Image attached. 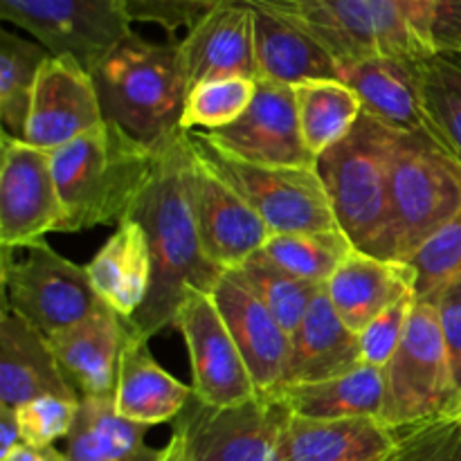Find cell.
<instances>
[{"label":"cell","mask_w":461,"mask_h":461,"mask_svg":"<svg viewBox=\"0 0 461 461\" xmlns=\"http://www.w3.org/2000/svg\"><path fill=\"white\" fill-rule=\"evenodd\" d=\"M291 410L273 394L228 408L192 396L174 421L192 461H279V435Z\"/></svg>","instance_id":"10"},{"label":"cell","mask_w":461,"mask_h":461,"mask_svg":"<svg viewBox=\"0 0 461 461\" xmlns=\"http://www.w3.org/2000/svg\"><path fill=\"white\" fill-rule=\"evenodd\" d=\"M392 428L381 419H304L288 414L279 435V461H383Z\"/></svg>","instance_id":"23"},{"label":"cell","mask_w":461,"mask_h":461,"mask_svg":"<svg viewBox=\"0 0 461 461\" xmlns=\"http://www.w3.org/2000/svg\"><path fill=\"white\" fill-rule=\"evenodd\" d=\"M383 378L385 399L381 421L387 428L410 426L453 412L457 390L446 354L439 313L432 302L417 297L408 331L383 369Z\"/></svg>","instance_id":"9"},{"label":"cell","mask_w":461,"mask_h":461,"mask_svg":"<svg viewBox=\"0 0 461 461\" xmlns=\"http://www.w3.org/2000/svg\"><path fill=\"white\" fill-rule=\"evenodd\" d=\"M180 63L189 90L223 77L257 79L255 14L243 0H225L178 41Z\"/></svg>","instance_id":"18"},{"label":"cell","mask_w":461,"mask_h":461,"mask_svg":"<svg viewBox=\"0 0 461 461\" xmlns=\"http://www.w3.org/2000/svg\"><path fill=\"white\" fill-rule=\"evenodd\" d=\"M351 250L354 243L340 228L270 234L266 246L261 248V252L279 268L318 286H324L331 279Z\"/></svg>","instance_id":"32"},{"label":"cell","mask_w":461,"mask_h":461,"mask_svg":"<svg viewBox=\"0 0 461 461\" xmlns=\"http://www.w3.org/2000/svg\"><path fill=\"white\" fill-rule=\"evenodd\" d=\"M147 428L115 410V399H81L66 439V461H160L165 448L147 444Z\"/></svg>","instance_id":"29"},{"label":"cell","mask_w":461,"mask_h":461,"mask_svg":"<svg viewBox=\"0 0 461 461\" xmlns=\"http://www.w3.org/2000/svg\"><path fill=\"white\" fill-rule=\"evenodd\" d=\"M63 205L59 232L120 225L151 178L156 149L113 122L50 151Z\"/></svg>","instance_id":"2"},{"label":"cell","mask_w":461,"mask_h":461,"mask_svg":"<svg viewBox=\"0 0 461 461\" xmlns=\"http://www.w3.org/2000/svg\"><path fill=\"white\" fill-rule=\"evenodd\" d=\"M419 61L421 59L372 57L340 66V75L358 95L363 111L385 126L401 133H432L423 108Z\"/></svg>","instance_id":"22"},{"label":"cell","mask_w":461,"mask_h":461,"mask_svg":"<svg viewBox=\"0 0 461 461\" xmlns=\"http://www.w3.org/2000/svg\"><path fill=\"white\" fill-rule=\"evenodd\" d=\"M414 268L419 300H435L461 277V212L437 230L408 259Z\"/></svg>","instance_id":"36"},{"label":"cell","mask_w":461,"mask_h":461,"mask_svg":"<svg viewBox=\"0 0 461 461\" xmlns=\"http://www.w3.org/2000/svg\"><path fill=\"white\" fill-rule=\"evenodd\" d=\"M210 295L232 333L259 394L277 390L286 369L291 336L234 270L216 279Z\"/></svg>","instance_id":"17"},{"label":"cell","mask_w":461,"mask_h":461,"mask_svg":"<svg viewBox=\"0 0 461 461\" xmlns=\"http://www.w3.org/2000/svg\"><path fill=\"white\" fill-rule=\"evenodd\" d=\"M417 275L408 261L381 259L351 250L324 284L329 302L351 331L360 333L374 318L414 293Z\"/></svg>","instance_id":"21"},{"label":"cell","mask_w":461,"mask_h":461,"mask_svg":"<svg viewBox=\"0 0 461 461\" xmlns=\"http://www.w3.org/2000/svg\"><path fill=\"white\" fill-rule=\"evenodd\" d=\"M189 187L203 252L221 273L237 270L266 246L270 230L261 216L239 196L232 185L207 169L196 153Z\"/></svg>","instance_id":"15"},{"label":"cell","mask_w":461,"mask_h":461,"mask_svg":"<svg viewBox=\"0 0 461 461\" xmlns=\"http://www.w3.org/2000/svg\"><path fill=\"white\" fill-rule=\"evenodd\" d=\"M196 133L212 147L257 165L318 167V158L302 138L295 88L277 81L257 79L250 108L228 129Z\"/></svg>","instance_id":"14"},{"label":"cell","mask_w":461,"mask_h":461,"mask_svg":"<svg viewBox=\"0 0 461 461\" xmlns=\"http://www.w3.org/2000/svg\"><path fill=\"white\" fill-rule=\"evenodd\" d=\"M0 16L86 68L133 32L126 0H0Z\"/></svg>","instance_id":"11"},{"label":"cell","mask_w":461,"mask_h":461,"mask_svg":"<svg viewBox=\"0 0 461 461\" xmlns=\"http://www.w3.org/2000/svg\"><path fill=\"white\" fill-rule=\"evenodd\" d=\"M234 273L264 302L266 309L277 318V322L282 324L288 336L295 331L297 324L302 322L306 311L311 309L315 297L324 288L279 268L261 250L252 255L246 264L239 266Z\"/></svg>","instance_id":"33"},{"label":"cell","mask_w":461,"mask_h":461,"mask_svg":"<svg viewBox=\"0 0 461 461\" xmlns=\"http://www.w3.org/2000/svg\"><path fill=\"white\" fill-rule=\"evenodd\" d=\"M104 122L102 104L88 68L72 57H50L32 95L25 142L54 151Z\"/></svg>","instance_id":"16"},{"label":"cell","mask_w":461,"mask_h":461,"mask_svg":"<svg viewBox=\"0 0 461 461\" xmlns=\"http://www.w3.org/2000/svg\"><path fill=\"white\" fill-rule=\"evenodd\" d=\"M63 205L59 198L50 151L32 147L3 131L0 160V243L25 248L59 232Z\"/></svg>","instance_id":"13"},{"label":"cell","mask_w":461,"mask_h":461,"mask_svg":"<svg viewBox=\"0 0 461 461\" xmlns=\"http://www.w3.org/2000/svg\"><path fill=\"white\" fill-rule=\"evenodd\" d=\"M50 57L41 43L0 32V120L14 138H25L36 79Z\"/></svg>","instance_id":"31"},{"label":"cell","mask_w":461,"mask_h":461,"mask_svg":"<svg viewBox=\"0 0 461 461\" xmlns=\"http://www.w3.org/2000/svg\"><path fill=\"white\" fill-rule=\"evenodd\" d=\"M392 133L394 129L363 111L354 131L318 158V174L338 228L356 250L381 259H396L390 205Z\"/></svg>","instance_id":"4"},{"label":"cell","mask_w":461,"mask_h":461,"mask_svg":"<svg viewBox=\"0 0 461 461\" xmlns=\"http://www.w3.org/2000/svg\"><path fill=\"white\" fill-rule=\"evenodd\" d=\"M198 160L232 185L270 234L338 228L318 167H273L241 160L189 133Z\"/></svg>","instance_id":"7"},{"label":"cell","mask_w":461,"mask_h":461,"mask_svg":"<svg viewBox=\"0 0 461 461\" xmlns=\"http://www.w3.org/2000/svg\"><path fill=\"white\" fill-rule=\"evenodd\" d=\"M160 461H192L187 453V446H185L183 437L178 432H171V439L165 446V455H162Z\"/></svg>","instance_id":"44"},{"label":"cell","mask_w":461,"mask_h":461,"mask_svg":"<svg viewBox=\"0 0 461 461\" xmlns=\"http://www.w3.org/2000/svg\"><path fill=\"white\" fill-rule=\"evenodd\" d=\"M270 394L277 396L295 417L381 419L383 399H385V378H383V369L360 363L340 376L279 387Z\"/></svg>","instance_id":"28"},{"label":"cell","mask_w":461,"mask_h":461,"mask_svg":"<svg viewBox=\"0 0 461 461\" xmlns=\"http://www.w3.org/2000/svg\"><path fill=\"white\" fill-rule=\"evenodd\" d=\"M417 295H410L405 300L396 302L387 311H383L378 318H374L363 331L358 333L360 340V360L372 367L385 369L392 356L399 349L405 331H408L410 315H412Z\"/></svg>","instance_id":"39"},{"label":"cell","mask_w":461,"mask_h":461,"mask_svg":"<svg viewBox=\"0 0 461 461\" xmlns=\"http://www.w3.org/2000/svg\"><path fill=\"white\" fill-rule=\"evenodd\" d=\"M419 79L432 133L461 162V57L421 59Z\"/></svg>","instance_id":"34"},{"label":"cell","mask_w":461,"mask_h":461,"mask_svg":"<svg viewBox=\"0 0 461 461\" xmlns=\"http://www.w3.org/2000/svg\"><path fill=\"white\" fill-rule=\"evenodd\" d=\"M252 7V5H250ZM255 14V61L257 79L300 86L306 81H342L336 59L275 14L252 7Z\"/></svg>","instance_id":"27"},{"label":"cell","mask_w":461,"mask_h":461,"mask_svg":"<svg viewBox=\"0 0 461 461\" xmlns=\"http://www.w3.org/2000/svg\"><path fill=\"white\" fill-rule=\"evenodd\" d=\"M3 461H66V455L59 453L54 446H30L21 444Z\"/></svg>","instance_id":"43"},{"label":"cell","mask_w":461,"mask_h":461,"mask_svg":"<svg viewBox=\"0 0 461 461\" xmlns=\"http://www.w3.org/2000/svg\"><path fill=\"white\" fill-rule=\"evenodd\" d=\"M453 414H455V417H457V421H459V426H461V394L457 396V401H455Z\"/></svg>","instance_id":"45"},{"label":"cell","mask_w":461,"mask_h":461,"mask_svg":"<svg viewBox=\"0 0 461 461\" xmlns=\"http://www.w3.org/2000/svg\"><path fill=\"white\" fill-rule=\"evenodd\" d=\"M225 0H126L131 23H151L174 34L180 27L192 30L205 14Z\"/></svg>","instance_id":"40"},{"label":"cell","mask_w":461,"mask_h":461,"mask_svg":"<svg viewBox=\"0 0 461 461\" xmlns=\"http://www.w3.org/2000/svg\"><path fill=\"white\" fill-rule=\"evenodd\" d=\"M174 327L183 333L192 367V390L214 408L246 403L259 394L252 374L207 291L187 288Z\"/></svg>","instance_id":"12"},{"label":"cell","mask_w":461,"mask_h":461,"mask_svg":"<svg viewBox=\"0 0 461 461\" xmlns=\"http://www.w3.org/2000/svg\"><path fill=\"white\" fill-rule=\"evenodd\" d=\"M192 165L189 133L178 131L156 149L151 178L129 214L142 225L151 248V291L142 309L129 318L131 331L144 340L174 327L187 288L210 293L223 275L207 259L198 237L189 187Z\"/></svg>","instance_id":"1"},{"label":"cell","mask_w":461,"mask_h":461,"mask_svg":"<svg viewBox=\"0 0 461 461\" xmlns=\"http://www.w3.org/2000/svg\"><path fill=\"white\" fill-rule=\"evenodd\" d=\"M446 293H455V295H459V297H461V277H459L457 282H455L453 286H450L448 291H446Z\"/></svg>","instance_id":"46"},{"label":"cell","mask_w":461,"mask_h":461,"mask_svg":"<svg viewBox=\"0 0 461 461\" xmlns=\"http://www.w3.org/2000/svg\"><path fill=\"white\" fill-rule=\"evenodd\" d=\"M88 72L97 88L104 122H113L151 149L180 131L189 86L178 41L151 43L129 32Z\"/></svg>","instance_id":"3"},{"label":"cell","mask_w":461,"mask_h":461,"mask_svg":"<svg viewBox=\"0 0 461 461\" xmlns=\"http://www.w3.org/2000/svg\"><path fill=\"white\" fill-rule=\"evenodd\" d=\"M390 205L399 261L461 212V162L428 131L392 133Z\"/></svg>","instance_id":"6"},{"label":"cell","mask_w":461,"mask_h":461,"mask_svg":"<svg viewBox=\"0 0 461 461\" xmlns=\"http://www.w3.org/2000/svg\"><path fill=\"white\" fill-rule=\"evenodd\" d=\"M439 313L441 333H444L446 354H448L450 372L457 396L461 394V297L455 293H441L430 300Z\"/></svg>","instance_id":"41"},{"label":"cell","mask_w":461,"mask_h":461,"mask_svg":"<svg viewBox=\"0 0 461 461\" xmlns=\"http://www.w3.org/2000/svg\"><path fill=\"white\" fill-rule=\"evenodd\" d=\"M131 329V327H129ZM194 390L156 363L149 340L129 333L117 376L115 410L124 419L142 426L176 421L187 408Z\"/></svg>","instance_id":"26"},{"label":"cell","mask_w":461,"mask_h":461,"mask_svg":"<svg viewBox=\"0 0 461 461\" xmlns=\"http://www.w3.org/2000/svg\"><path fill=\"white\" fill-rule=\"evenodd\" d=\"M21 444L23 435L21 426H18L16 408H5V405H0V461Z\"/></svg>","instance_id":"42"},{"label":"cell","mask_w":461,"mask_h":461,"mask_svg":"<svg viewBox=\"0 0 461 461\" xmlns=\"http://www.w3.org/2000/svg\"><path fill=\"white\" fill-rule=\"evenodd\" d=\"M255 93L257 79L248 77H223L194 86L185 102L180 131L196 133L198 129H205V133H214L228 129L250 108Z\"/></svg>","instance_id":"35"},{"label":"cell","mask_w":461,"mask_h":461,"mask_svg":"<svg viewBox=\"0 0 461 461\" xmlns=\"http://www.w3.org/2000/svg\"><path fill=\"white\" fill-rule=\"evenodd\" d=\"M293 88H295L302 138L315 158L342 142L363 115L358 95L345 81H306Z\"/></svg>","instance_id":"30"},{"label":"cell","mask_w":461,"mask_h":461,"mask_svg":"<svg viewBox=\"0 0 461 461\" xmlns=\"http://www.w3.org/2000/svg\"><path fill=\"white\" fill-rule=\"evenodd\" d=\"M275 14L327 50L338 66L372 57L428 59L408 0H243Z\"/></svg>","instance_id":"5"},{"label":"cell","mask_w":461,"mask_h":461,"mask_svg":"<svg viewBox=\"0 0 461 461\" xmlns=\"http://www.w3.org/2000/svg\"><path fill=\"white\" fill-rule=\"evenodd\" d=\"M39 396L81 401L59 367L48 336L3 304L0 320V405L21 408Z\"/></svg>","instance_id":"20"},{"label":"cell","mask_w":461,"mask_h":461,"mask_svg":"<svg viewBox=\"0 0 461 461\" xmlns=\"http://www.w3.org/2000/svg\"><path fill=\"white\" fill-rule=\"evenodd\" d=\"M79 401L61 396H39L16 408L23 444L54 446L57 439H68L75 423Z\"/></svg>","instance_id":"38"},{"label":"cell","mask_w":461,"mask_h":461,"mask_svg":"<svg viewBox=\"0 0 461 461\" xmlns=\"http://www.w3.org/2000/svg\"><path fill=\"white\" fill-rule=\"evenodd\" d=\"M392 435L383 461H461V426L453 412L392 428Z\"/></svg>","instance_id":"37"},{"label":"cell","mask_w":461,"mask_h":461,"mask_svg":"<svg viewBox=\"0 0 461 461\" xmlns=\"http://www.w3.org/2000/svg\"><path fill=\"white\" fill-rule=\"evenodd\" d=\"M129 333V320L102 304L86 320L48 338L59 367L79 399L115 396Z\"/></svg>","instance_id":"19"},{"label":"cell","mask_w":461,"mask_h":461,"mask_svg":"<svg viewBox=\"0 0 461 461\" xmlns=\"http://www.w3.org/2000/svg\"><path fill=\"white\" fill-rule=\"evenodd\" d=\"M360 363L363 360H360L358 333L342 322L322 288L302 322L291 333L286 369L279 387L327 381L349 372Z\"/></svg>","instance_id":"24"},{"label":"cell","mask_w":461,"mask_h":461,"mask_svg":"<svg viewBox=\"0 0 461 461\" xmlns=\"http://www.w3.org/2000/svg\"><path fill=\"white\" fill-rule=\"evenodd\" d=\"M86 270L99 300L122 318H133L147 302L153 277L151 248L142 225L126 216Z\"/></svg>","instance_id":"25"},{"label":"cell","mask_w":461,"mask_h":461,"mask_svg":"<svg viewBox=\"0 0 461 461\" xmlns=\"http://www.w3.org/2000/svg\"><path fill=\"white\" fill-rule=\"evenodd\" d=\"M3 304L50 338L93 315L104 302L86 266L54 252L43 239L18 250L3 248Z\"/></svg>","instance_id":"8"}]
</instances>
